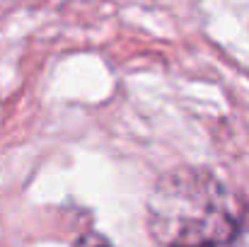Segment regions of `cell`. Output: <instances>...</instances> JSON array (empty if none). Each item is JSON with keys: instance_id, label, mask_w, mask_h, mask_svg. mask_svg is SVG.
<instances>
[{"instance_id": "obj_1", "label": "cell", "mask_w": 249, "mask_h": 247, "mask_svg": "<svg viewBox=\"0 0 249 247\" xmlns=\"http://www.w3.org/2000/svg\"><path fill=\"white\" fill-rule=\"evenodd\" d=\"M145 223L162 247H225L240 233V216L228 189L203 167L162 174L150 191Z\"/></svg>"}, {"instance_id": "obj_2", "label": "cell", "mask_w": 249, "mask_h": 247, "mask_svg": "<svg viewBox=\"0 0 249 247\" xmlns=\"http://www.w3.org/2000/svg\"><path fill=\"white\" fill-rule=\"evenodd\" d=\"M73 247H111V243H109L102 233H97V230H87V233H83V235L75 240V245Z\"/></svg>"}]
</instances>
